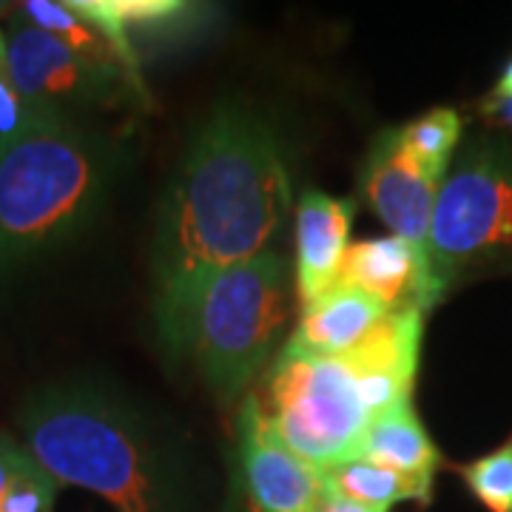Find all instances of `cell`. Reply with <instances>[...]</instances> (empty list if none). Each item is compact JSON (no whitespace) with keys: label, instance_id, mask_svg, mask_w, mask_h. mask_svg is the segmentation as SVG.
<instances>
[{"label":"cell","instance_id":"6da1fadb","mask_svg":"<svg viewBox=\"0 0 512 512\" xmlns=\"http://www.w3.org/2000/svg\"><path fill=\"white\" fill-rule=\"evenodd\" d=\"M288 208L291 180L274 126L248 106H217L194 131L157 217L154 319L171 356L202 282L265 254Z\"/></svg>","mask_w":512,"mask_h":512},{"label":"cell","instance_id":"7a4b0ae2","mask_svg":"<svg viewBox=\"0 0 512 512\" xmlns=\"http://www.w3.org/2000/svg\"><path fill=\"white\" fill-rule=\"evenodd\" d=\"M23 447L57 484L106 498L117 512H191L174 433L106 384L37 387L18 410Z\"/></svg>","mask_w":512,"mask_h":512},{"label":"cell","instance_id":"3957f363","mask_svg":"<svg viewBox=\"0 0 512 512\" xmlns=\"http://www.w3.org/2000/svg\"><path fill=\"white\" fill-rule=\"evenodd\" d=\"M29 106V103H26ZM120 165L106 134L29 106L0 137V271H15L89 228Z\"/></svg>","mask_w":512,"mask_h":512},{"label":"cell","instance_id":"277c9868","mask_svg":"<svg viewBox=\"0 0 512 512\" xmlns=\"http://www.w3.org/2000/svg\"><path fill=\"white\" fill-rule=\"evenodd\" d=\"M288 319V265L274 251L211 274L185 313L177 356H194L225 407L268 365Z\"/></svg>","mask_w":512,"mask_h":512},{"label":"cell","instance_id":"5b68a950","mask_svg":"<svg viewBox=\"0 0 512 512\" xmlns=\"http://www.w3.org/2000/svg\"><path fill=\"white\" fill-rule=\"evenodd\" d=\"M256 396L276 439L322 473L359 458L373 424L359 370L345 353L302 356L282 348Z\"/></svg>","mask_w":512,"mask_h":512},{"label":"cell","instance_id":"8992f818","mask_svg":"<svg viewBox=\"0 0 512 512\" xmlns=\"http://www.w3.org/2000/svg\"><path fill=\"white\" fill-rule=\"evenodd\" d=\"M512 245V154L473 148L436 194L427 256L436 296L461 271Z\"/></svg>","mask_w":512,"mask_h":512},{"label":"cell","instance_id":"52a82bcc","mask_svg":"<svg viewBox=\"0 0 512 512\" xmlns=\"http://www.w3.org/2000/svg\"><path fill=\"white\" fill-rule=\"evenodd\" d=\"M6 74L29 106L63 114L111 106L120 89L128 86L123 74L106 72L83 60L63 40L37 29L20 12H15L6 35Z\"/></svg>","mask_w":512,"mask_h":512},{"label":"cell","instance_id":"ba28073f","mask_svg":"<svg viewBox=\"0 0 512 512\" xmlns=\"http://www.w3.org/2000/svg\"><path fill=\"white\" fill-rule=\"evenodd\" d=\"M239 470L251 512H319L328 498L325 473L276 439L259 396L239 407Z\"/></svg>","mask_w":512,"mask_h":512},{"label":"cell","instance_id":"9c48e42d","mask_svg":"<svg viewBox=\"0 0 512 512\" xmlns=\"http://www.w3.org/2000/svg\"><path fill=\"white\" fill-rule=\"evenodd\" d=\"M439 180L421 168L399 140V128H384L362 165V191L376 217L427 256L430 222L439 194ZM430 259V256H427Z\"/></svg>","mask_w":512,"mask_h":512},{"label":"cell","instance_id":"30bf717a","mask_svg":"<svg viewBox=\"0 0 512 512\" xmlns=\"http://www.w3.org/2000/svg\"><path fill=\"white\" fill-rule=\"evenodd\" d=\"M336 285L365 293L387 313L433 311L439 302L430 259L402 237H370L353 242L342 259Z\"/></svg>","mask_w":512,"mask_h":512},{"label":"cell","instance_id":"8fae6325","mask_svg":"<svg viewBox=\"0 0 512 512\" xmlns=\"http://www.w3.org/2000/svg\"><path fill=\"white\" fill-rule=\"evenodd\" d=\"M356 202L325 191H305L296 205V293L302 308L336 285L350 248Z\"/></svg>","mask_w":512,"mask_h":512},{"label":"cell","instance_id":"7c38bea8","mask_svg":"<svg viewBox=\"0 0 512 512\" xmlns=\"http://www.w3.org/2000/svg\"><path fill=\"white\" fill-rule=\"evenodd\" d=\"M384 316L387 311L370 296L333 285L325 296L302 308L285 350L302 356H342L356 348Z\"/></svg>","mask_w":512,"mask_h":512},{"label":"cell","instance_id":"4fadbf2b","mask_svg":"<svg viewBox=\"0 0 512 512\" xmlns=\"http://www.w3.org/2000/svg\"><path fill=\"white\" fill-rule=\"evenodd\" d=\"M359 458L376 461L382 467L416 476L430 484L441 467L439 450L416 416L413 402L399 404L379 419H373L359 447Z\"/></svg>","mask_w":512,"mask_h":512},{"label":"cell","instance_id":"5bb4252c","mask_svg":"<svg viewBox=\"0 0 512 512\" xmlns=\"http://www.w3.org/2000/svg\"><path fill=\"white\" fill-rule=\"evenodd\" d=\"M325 484H328V495H345L350 501L384 512L402 501H419L421 507L433 501L430 481L390 470L367 458H350L339 467L325 470Z\"/></svg>","mask_w":512,"mask_h":512},{"label":"cell","instance_id":"9a60e30c","mask_svg":"<svg viewBox=\"0 0 512 512\" xmlns=\"http://www.w3.org/2000/svg\"><path fill=\"white\" fill-rule=\"evenodd\" d=\"M20 15L29 23H35L37 29H43V32L55 35L57 40H63L83 60H89L94 66L106 69V72L123 74L128 80L126 69L120 66V60H117L114 49H111L109 37L103 35L86 15H80L72 6V0L69 3L29 0V3H20ZM128 86H131V80H128Z\"/></svg>","mask_w":512,"mask_h":512},{"label":"cell","instance_id":"2e32d148","mask_svg":"<svg viewBox=\"0 0 512 512\" xmlns=\"http://www.w3.org/2000/svg\"><path fill=\"white\" fill-rule=\"evenodd\" d=\"M111 12L137 52L140 43L191 35L205 18L200 3L183 0H111Z\"/></svg>","mask_w":512,"mask_h":512},{"label":"cell","instance_id":"e0dca14e","mask_svg":"<svg viewBox=\"0 0 512 512\" xmlns=\"http://www.w3.org/2000/svg\"><path fill=\"white\" fill-rule=\"evenodd\" d=\"M458 137H461V117H458V111L447 109V106L424 111L421 117L399 128L404 151L439 183L447 177Z\"/></svg>","mask_w":512,"mask_h":512},{"label":"cell","instance_id":"ac0fdd59","mask_svg":"<svg viewBox=\"0 0 512 512\" xmlns=\"http://www.w3.org/2000/svg\"><path fill=\"white\" fill-rule=\"evenodd\" d=\"M470 495L487 512H512V436L498 450L458 467Z\"/></svg>","mask_w":512,"mask_h":512},{"label":"cell","instance_id":"d6986e66","mask_svg":"<svg viewBox=\"0 0 512 512\" xmlns=\"http://www.w3.org/2000/svg\"><path fill=\"white\" fill-rule=\"evenodd\" d=\"M57 490H60L57 478L29 456L3 495L0 512H55Z\"/></svg>","mask_w":512,"mask_h":512},{"label":"cell","instance_id":"ffe728a7","mask_svg":"<svg viewBox=\"0 0 512 512\" xmlns=\"http://www.w3.org/2000/svg\"><path fill=\"white\" fill-rule=\"evenodd\" d=\"M26 100L20 97L18 89L12 86L9 74H0V137H9L18 131L23 117H26Z\"/></svg>","mask_w":512,"mask_h":512},{"label":"cell","instance_id":"44dd1931","mask_svg":"<svg viewBox=\"0 0 512 512\" xmlns=\"http://www.w3.org/2000/svg\"><path fill=\"white\" fill-rule=\"evenodd\" d=\"M26 461H29V450L23 447V441H15L9 433H0V504L12 478L18 476V470Z\"/></svg>","mask_w":512,"mask_h":512},{"label":"cell","instance_id":"7402d4cb","mask_svg":"<svg viewBox=\"0 0 512 512\" xmlns=\"http://www.w3.org/2000/svg\"><path fill=\"white\" fill-rule=\"evenodd\" d=\"M319 512H384V510L367 507V504H359V501H350V498H345V495H328Z\"/></svg>","mask_w":512,"mask_h":512},{"label":"cell","instance_id":"603a6c76","mask_svg":"<svg viewBox=\"0 0 512 512\" xmlns=\"http://www.w3.org/2000/svg\"><path fill=\"white\" fill-rule=\"evenodd\" d=\"M484 109H487V114H490V117H495L501 126L512 128V100H498V97H493V100H490Z\"/></svg>","mask_w":512,"mask_h":512},{"label":"cell","instance_id":"cb8c5ba5","mask_svg":"<svg viewBox=\"0 0 512 512\" xmlns=\"http://www.w3.org/2000/svg\"><path fill=\"white\" fill-rule=\"evenodd\" d=\"M493 97H498V100H512V60L507 63V69L501 72V77H498Z\"/></svg>","mask_w":512,"mask_h":512},{"label":"cell","instance_id":"d4e9b609","mask_svg":"<svg viewBox=\"0 0 512 512\" xmlns=\"http://www.w3.org/2000/svg\"><path fill=\"white\" fill-rule=\"evenodd\" d=\"M0 74H6V43H0Z\"/></svg>","mask_w":512,"mask_h":512},{"label":"cell","instance_id":"484cf974","mask_svg":"<svg viewBox=\"0 0 512 512\" xmlns=\"http://www.w3.org/2000/svg\"><path fill=\"white\" fill-rule=\"evenodd\" d=\"M0 9H6V3H0ZM0 43H6V35L0 32Z\"/></svg>","mask_w":512,"mask_h":512}]
</instances>
